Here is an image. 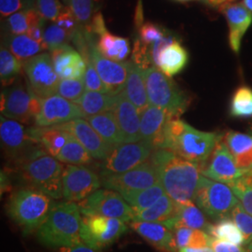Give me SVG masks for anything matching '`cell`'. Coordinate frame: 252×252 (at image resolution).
<instances>
[{
  "label": "cell",
  "mask_w": 252,
  "mask_h": 252,
  "mask_svg": "<svg viewBox=\"0 0 252 252\" xmlns=\"http://www.w3.org/2000/svg\"><path fill=\"white\" fill-rule=\"evenodd\" d=\"M150 160L157 166L165 193L177 204L193 202L202 176V165L165 149L153 151Z\"/></svg>",
  "instance_id": "cell-1"
},
{
  "label": "cell",
  "mask_w": 252,
  "mask_h": 252,
  "mask_svg": "<svg viewBox=\"0 0 252 252\" xmlns=\"http://www.w3.org/2000/svg\"><path fill=\"white\" fill-rule=\"evenodd\" d=\"M222 137L220 133L200 131L180 118H172L165 128L161 149L168 150L203 167Z\"/></svg>",
  "instance_id": "cell-2"
},
{
  "label": "cell",
  "mask_w": 252,
  "mask_h": 252,
  "mask_svg": "<svg viewBox=\"0 0 252 252\" xmlns=\"http://www.w3.org/2000/svg\"><path fill=\"white\" fill-rule=\"evenodd\" d=\"M81 214L76 203H54L49 216L36 232L38 241L48 248L59 250L82 243Z\"/></svg>",
  "instance_id": "cell-3"
},
{
  "label": "cell",
  "mask_w": 252,
  "mask_h": 252,
  "mask_svg": "<svg viewBox=\"0 0 252 252\" xmlns=\"http://www.w3.org/2000/svg\"><path fill=\"white\" fill-rule=\"evenodd\" d=\"M54 203L53 198L34 188H22L12 193L7 212L26 234L36 232L49 216Z\"/></svg>",
  "instance_id": "cell-4"
},
{
  "label": "cell",
  "mask_w": 252,
  "mask_h": 252,
  "mask_svg": "<svg viewBox=\"0 0 252 252\" xmlns=\"http://www.w3.org/2000/svg\"><path fill=\"white\" fill-rule=\"evenodd\" d=\"M18 169L28 187L38 189L51 198H63V164L49 153L36 154L20 164Z\"/></svg>",
  "instance_id": "cell-5"
},
{
  "label": "cell",
  "mask_w": 252,
  "mask_h": 252,
  "mask_svg": "<svg viewBox=\"0 0 252 252\" xmlns=\"http://www.w3.org/2000/svg\"><path fill=\"white\" fill-rule=\"evenodd\" d=\"M150 105L166 111L173 118H180L189 108V95L170 77L152 66L144 71Z\"/></svg>",
  "instance_id": "cell-6"
},
{
  "label": "cell",
  "mask_w": 252,
  "mask_h": 252,
  "mask_svg": "<svg viewBox=\"0 0 252 252\" xmlns=\"http://www.w3.org/2000/svg\"><path fill=\"white\" fill-rule=\"evenodd\" d=\"M193 202L206 216L216 221L231 219L232 211L240 203L227 184L203 175Z\"/></svg>",
  "instance_id": "cell-7"
},
{
  "label": "cell",
  "mask_w": 252,
  "mask_h": 252,
  "mask_svg": "<svg viewBox=\"0 0 252 252\" xmlns=\"http://www.w3.org/2000/svg\"><path fill=\"white\" fill-rule=\"evenodd\" d=\"M0 139L5 155L18 167L38 153L46 152L35 137L17 121L1 116Z\"/></svg>",
  "instance_id": "cell-8"
},
{
  "label": "cell",
  "mask_w": 252,
  "mask_h": 252,
  "mask_svg": "<svg viewBox=\"0 0 252 252\" xmlns=\"http://www.w3.org/2000/svg\"><path fill=\"white\" fill-rule=\"evenodd\" d=\"M155 149L144 140L117 145L100 165V176L118 175L147 162Z\"/></svg>",
  "instance_id": "cell-9"
},
{
  "label": "cell",
  "mask_w": 252,
  "mask_h": 252,
  "mask_svg": "<svg viewBox=\"0 0 252 252\" xmlns=\"http://www.w3.org/2000/svg\"><path fill=\"white\" fill-rule=\"evenodd\" d=\"M40 111V98L23 84H15L1 93L2 116L21 124L35 123Z\"/></svg>",
  "instance_id": "cell-10"
},
{
  "label": "cell",
  "mask_w": 252,
  "mask_h": 252,
  "mask_svg": "<svg viewBox=\"0 0 252 252\" xmlns=\"http://www.w3.org/2000/svg\"><path fill=\"white\" fill-rule=\"evenodd\" d=\"M128 227L125 221L99 215H82L81 237L82 243L94 249L109 246L126 234Z\"/></svg>",
  "instance_id": "cell-11"
},
{
  "label": "cell",
  "mask_w": 252,
  "mask_h": 252,
  "mask_svg": "<svg viewBox=\"0 0 252 252\" xmlns=\"http://www.w3.org/2000/svg\"><path fill=\"white\" fill-rule=\"evenodd\" d=\"M78 205L82 215H99L119 219L125 222L135 219L134 209L119 192L112 189H99Z\"/></svg>",
  "instance_id": "cell-12"
},
{
  "label": "cell",
  "mask_w": 252,
  "mask_h": 252,
  "mask_svg": "<svg viewBox=\"0 0 252 252\" xmlns=\"http://www.w3.org/2000/svg\"><path fill=\"white\" fill-rule=\"evenodd\" d=\"M102 186L124 195L129 192L148 189L160 182L157 166L150 159L129 171L101 177Z\"/></svg>",
  "instance_id": "cell-13"
},
{
  "label": "cell",
  "mask_w": 252,
  "mask_h": 252,
  "mask_svg": "<svg viewBox=\"0 0 252 252\" xmlns=\"http://www.w3.org/2000/svg\"><path fill=\"white\" fill-rule=\"evenodd\" d=\"M27 86L40 99L56 94L60 81L54 70L51 54H41L24 63Z\"/></svg>",
  "instance_id": "cell-14"
},
{
  "label": "cell",
  "mask_w": 252,
  "mask_h": 252,
  "mask_svg": "<svg viewBox=\"0 0 252 252\" xmlns=\"http://www.w3.org/2000/svg\"><path fill=\"white\" fill-rule=\"evenodd\" d=\"M63 198L67 202H81L102 186L99 176L85 165L66 164L63 171Z\"/></svg>",
  "instance_id": "cell-15"
},
{
  "label": "cell",
  "mask_w": 252,
  "mask_h": 252,
  "mask_svg": "<svg viewBox=\"0 0 252 252\" xmlns=\"http://www.w3.org/2000/svg\"><path fill=\"white\" fill-rule=\"evenodd\" d=\"M86 30L88 36V54L92 63L108 92L112 94H120L125 88L128 75V62H116L105 57L97 49L94 38V35L87 28Z\"/></svg>",
  "instance_id": "cell-16"
},
{
  "label": "cell",
  "mask_w": 252,
  "mask_h": 252,
  "mask_svg": "<svg viewBox=\"0 0 252 252\" xmlns=\"http://www.w3.org/2000/svg\"><path fill=\"white\" fill-rule=\"evenodd\" d=\"M245 172L237 166L223 137L218 142L211 156L202 167L203 176L227 185L239 179Z\"/></svg>",
  "instance_id": "cell-17"
},
{
  "label": "cell",
  "mask_w": 252,
  "mask_h": 252,
  "mask_svg": "<svg viewBox=\"0 0 252 252\" xmlns=\"http://www.w3.org/2000/svg\"><path fill=\"white\" fill-rule=\"evenodd\" d=\"M83 117L79 106L58 94L40 99V111L35 125L38 127H50L68 123Z\"/></svg>",
  "instance_id": "cell-18"
},
{
  "label": "cell",
  "mask_w": 252,
  "mask_h": 252,
  "mask_svg": "<svg viewBox=\"0 0 252 252\" xmlns=\"http://www.w3.org/2000/svg\"><path fill=\"white\" fill-rule=\"evenodd\" d=\"M57 126L70 133L83 146L93 159L103 161L112 150V148L105 142V140L83 118L76 119Z\"/></svg>",
  "instance_id": "cell-19"
},
{
  "label": "cell",
  "mask_w": 252,
  "mask_h": 252,
  "mask_svg": "<svg viewBox=\"0 0 252 252\" xmlns=\"http://www.w3.org/2000/svg\"><path fill=\"white\" fill-rule=\"evenodd\" d=\"M228 25L229 45L234 54H239L242 39L252 25V12L243 3H230L220 7Z\"/></svg>",
  "instance_id": "cell-20"
},
{
  "label": "cell",
  "mask_w": 252,
  "mask_h": 252,
  "mask_svg": "<svg viewBox=\"0 0 252 252\" xmlns=\"http://www.w3.org/2000/svg\"><path fill=\"white\" fill-rule=\"evenodd\" d=\"M54 70L60 80L82 79L87 64L79 52L71 46L64 44L51 51Z\"/></svg>",
  "instance_id": "cell-21"
},
{
  "label": "cell",
  "mask_w": 252,
  "mask_h": 252,
  "mask_svg": "<svg viewBox=\"0 0 252 252\" xmlns=\"http://www.w3.org/2000/svg\"><path fill=\"white\" fill-rule=\"evenodd\" d=\"M172 118L166 111L150 105L140 113V139L155 150L161 149L165 128Z\"/></svg>",
  "instance_id": "cell-22"
},
{
  "label": "cell",
  "mask_w": 252,
  "mask_h": 252,
  "mask_svg": "<svg viewBox=\"0 0 252 252\" xmlns=\"http://www.w3.org/2000/svg\"><path fill=\"white\" fill-rule=\"evenodd\" d=\"M112 111L117 120L124 143L140 141V113L126 97L124 91L118 94Z\"/></svg>",
  "instance_id": "cell-23"
},
{
  "label": "cell",
  "mask_w": 252,
  "mask_h": 252,
  "mask_svg": "<svg viewBox=\"0 0 252 252\" xmlns=\"http://www.w3.org/2000/svg\"><path fill=\"white\" fill-rule=\"evenodd\" d=\"M131 228L161 252H179L173 231L160 222L132 221Z\"/></svg>",
  "instance_id": "cell-24"
},
{
  "label": "cell",
  "mask_w": 252,
  "mask_h": 252,
  "mask_svg": "<svg viewBox=\"0 0 252 252\" xmlns=\"http://www.w3.org/2000/svg\"><path fill=\"white\" fill-rule=\"evenodd\" d=\"M170 230L174 231L179 227H187L190 229L201 230L209 234L213 224L207 220L205 213L199 208L194 202L177 204L175 216L164 223Z\"/></svg>",
  "instance_id": "cell-25"
},
{
  "label": "cell",
  "mask_w": 252,
  "mask_h": 252,
  "mask_svg": "<svg viewBox=\"0 0 252 252\" xmlns=\"http://www.w3.org/2000/svg\"><path fill=\"white\" fill-rule=\"evenodd\" d=\"M123 91L128 100L138 109L139 113L150 106L145 82L144 70L132 61L128 62V75Z\"/></svg>",
  "instance_id": "cell-26"
},
{
  "label": "cell",
  "mask_w": 252,
  "mask_h": 252,
  "mask_svg": "<svg viewBox=\"0 0 252 252\" xmlns=\"http://www.w3.org/2000/svg\"><path fill=\"white\" fill-rule=\"evenodd\" d=\"M223 141L233 155L240 169L252 168V136L239 132L229 131L223 135Z\"/></svg>",
  "instance_id": "cell-27"
},
{
  "label": "cell",
  "mask_w": 252,
  "mask_h": 252,
  "mask_svg": "<svg viewBox=\"0 0 252 252\" xmlns=\"http://www.w3.org/2000/svg\"><path fill=\"white\" fill-rule=\"evenodd\" d=\"M188 61L189 54L178 39L162 51L156 67L166 76L172 78L173 76L180 74L185 68Z\"/></svg>",
  "instance_id": "cell-28"
},
{
  "label": "cell",
  "mask_w": 252,
  "mask_h": 252,
  "mask_svg": "<svg viewBox=\"0 0 252 252\" xmlns=\"http://www.w3.org/2000/svg\"><path fill=\"white\" fill-rule=\"evenodd\" d=\"M30 135L41 144L46 153L56 157L67 142L70 134L58 126L31 127L28 128Z\"/></svg>",
  "instance_id": "cell-29"
},
{
  "label": "cell",
  "mask_w": 252,
  "mask_h": 252,
  "mask_svg": "<svg viewBox=\"0 0 252 252\" xmlns=\"http://www.w3.org/2000/svg\"><path fill=\"white\" fill-rule=\"evenodd\" d=\"M117 94L85 91L80 99L76 102L83 117H91L106 111H112L115 107Z\"/></svg>",
  "instance_id": "cell-30"
},
{
  "label": "cell",
  "mask_w": 252,
  "mask_h": 252,
  "mask_svg": "<svg viewBox=\"0 0 252 252\" xmlns=\"http://www.w3.org/2000/svg\"><path fill=\"white\" fill-rule=\"evenodd\" d=\"M91 126L111 148L124 143V139L113 111H106L94 116L85 118Z\"/></svg>",
  "instance_id": "cell-31"
},
{
  "label": "cell",
  "mask_w": 252,
  "mask_h": 252,
  "mask_svg": "<svg viewBox=\"0 0 252 252\" xmlns=\"http://www.w3.org/2000/svg\"><path fill=\"white\" fill-rule=\"evenodd\" d=\"M97 36V49L108 59L116 62H124L130 54V43L127 38L111 34L107 28Z\"/></svg>",
  "instance_id": "cell-32"
},
{
  "label": "cell",
  "mask_w": 252,
  "mask_h": 252,
  "mask_svg": "<svg viewBox=\"0 0 252 252\" xmlns=\"http://www.w3.org/2000/svg\"><path fill=\"white\" fill-rule=\"evenodd\" d=\"M176 209L177 203L164 193L153 206L135 213V219L133 221L160 222L164 224L175 216Z\"/></svg>",
  "instance_id": "cell-33"
},
{
  "label": "cell",
  "mask_w": 252,
  "mask_h": 252,
  "mask_svg": "<svg viewBox=\"0 0 252 252\" xmlns=\"http://www.w3.org/2000/svg\"><path fill=\"white\" fill-rule=\"evenodd\" d=\"M5 45L9 50V52L15 55L23 63L38 55L40 52L45 51V48L42 43L34 40L27 34H9V36H6Z\"/></svg>",
  "instance_id": "cell-34"
},
{
  "label": "cell",
  "mask_w": 252,
  "mask_h": 252,
  "mask_svg": "<svg viewBox=\"0 0 252 252\" xmlns=\"http://www.w3.org/2000/svg\"><path fill=\"white\" fill-rule=\"evenodd\" d=\"M165 193L162 183L158 182L148 189L133 191L122 195L135 213L153 206Z\"/></svg>",
  "instance_id": "cell-35"
},
{
  "label": "cell",
  "mask_w": 252,
  "mask_h": 252,
  "mask_svg": "<svg viewBox=\"0 0 252 252\" xmlns=\"http://www.w3.org/2000/svg\"><path fill=\"white\" fill-rule=\"evenodd\" d=\"M55 159L66 164L75 165H86L91 163L93 160L90 154L71 134L68 137L67 142Z\"/></svg>",
  "instance_id": "cell-36"
},
{
  "label": "cell",
  "mask_w": 252,
  "mask_h": 252,
  "mask_svg": "<svg viewBox=\"0 0 252 252\" xmlns=\"http://www.w3.org/2000/svg\"><path fill=\"white\" fill-rule=\"evenodd\" d=\"M173 233L175 235L179 251L186 248L211 247L213 240V238L206 232L187 227L176 228Z\"/></svg>",
  "instance_id": "cell-37"
},
{
  "label": "cell",
  "mask_w": 252,
  "mask_h": 252,
  "mask_svg": "<svg viewBox=\"0 0 252 252\" xmlns=\"http://www.w3.org/2000/svg\"><path fill=\"white\" fill-rule=\"evenodd\" d=\"M24 69V63L11 54L7 48L0 51V78L4 86L10 85L21 75Z\"/></svg>",
  "instance_id": "cell-38"
},
{
  "label": "cell",
  "mask_w": 252,
  "mask_h": 252,
  "mask_svg": "<svg viewBox=\"0 0 252 252\" xmlns=\"http://www.w3.org/2000/svg\"><path fill=\"white\" fill-rule=\"evenodd\" d=\"M209 235L220 241H224L237 246L245 245L243 234L231 219L218 221L217 224L212 226Z\"/></svg>",
  "instance_id": "cell-39"
},
{
  "label": "cell",
  "mask_w": 252,
  "mask_h": 252,
  "mask_svg": "<svg viewBox=\"0 0 252 252\" xmlns=\"http://www.w3.org/2000/svg\"><path fill=\"white\" fill-rule=\"evenodd\" d=\"M230 115L234 118L252 117V89L241 86L234 92L230 105Z\"/></svg>",
  "instance_id": "cell-40"
},
{
  "label": "cell",
  "mask_w": 252,
  "mask_h": 252,
  "mask_svg": "<svg viewBox=\"0 0 252 252\" xmlns=\"http://www.w3.org/2000/svg\"><path fill=\"white\" fill-rule=\"evenodd\" d=\"M244 208L252 215V168L228 185Z\"/></svg>",
  "instance_id": "cell-41"
},
{
  "label": "cell",
  "mask_w": 252,
  "mask_h": 252,
  "mask_svg": "<svg viewBox=\"0 0 252 252\" xmlns=\"http://www.w3.org/2000/svg\"><path fill=\"white\" fill-rule=\"evenodd\" d=\"M97 0H71L69 8L82 27H87L91 24L98 9Z\"/></svg>",
  "instance_id": "cell-42"
},
{
  "label": "cell",
  "mask_w": 252,
  "mask_h": 252,
  "mask_svg": "<svg viewBox=\"0 0 252 252\" xmlns=\"http://www.w3.org/2000/svg\"><path fill=\"white\" fill-rule=\"evenodd\" d=\"M33 10L34 9L20 10L8 17L6 21V26L11 35L27 34Z\"/></svg>",
  "instance_id": "cell-43"
},
{
  "label": "cell",
  "mask_w": 252,
  "mask_h": 252,
  "mask_svg": "<svg viewBox=\"0 0 252 252\" xmlns=\"http://www.w3.org/2000/svg\"><path fill=\"white\" fill-rule=\"evenodd\" d=\"M72 37L69 36L63 28L57 25H51L46 27L43 33L42 44L45 48V51H53L54 49L64 45Z\"/></svg>",
  "instance_id": "cell-44"
},
{
  "label": "cell",
  "mask_w": 252,
  "mask_h": 252,
  "mask_svg": "<svg viewBox=\"0 0 252 252\" xmlns=\"http://www.w3.org/2000/svg\"><path fill=\"white\" fill-rule=\"evenodd\" d=\"M231 220L239 228L243 234L245 245L252 242V215H251L243 206L239 203L231 214Z\"/></svg>",
  "instance_id": "cell-45"
},
{
  "label": "cell",
  "mask_w": 252,
  "mask_h": 252,
  "mask_svg": "<svg viewBox=\"0 0 252 252\" xmlns=\"http://www.w3.org/2000/svg\"><path fill=\"white\" fill-rule=\"evenodd\" d=\"M85 93V85L82 79L80 80H60L56 94L65 99L76 103Z\"/></svg>",
  "instance_id": "cell-46"
},
{
  "label": "cell",
  "mask_w": 252,
  "mask_h": 252,
  "mask_svg": "<svg viewBox=\"0 0 252 252\" xmlns=\"http://www.w3.org/2000/svg\"><path fill=\"white\" fill-rule=\"evenodd\" d=\"M169 31L162 28V27L155 25L152 22H146L144 24L140 25L138 35L137 37L145 46L151 48L154 43L162 39L163 36H165Z\"/></svg>",
  "instance_id": "cell-47"
},
{
  "label": "cell",
  "mask_w": 252,
  "mask_h": 252,
  "mask_svg": "<svg viewBox=\"0 0 252 252\" xmlns=\"http://www.w3.org/2000/svg\"><path fill=\"white\" fill-rule=\"evenodd\" d=\"M83 58H84L86 64H87L86 71H85V74L82 78L86 91L99 92V93H109L108 88L106 87V85L101 80L98 73L95 70L94 64L92 63V60L89 57L88 53L86 55L83 56Z\"/></svg>",
  "instance_id": "cell-48"
},
{
  "label": "cell",
  "mask_w": 252,
  "mask_h": 252,
  "mask_svg": "<svg viewBox=\"0 0 252 252\" xmlns=\"http://www.w3.org/2000/svg\"><path fill=\"white\" fill-rule=\"evenodd\" d=\"M63 8L59 0H36L35 7L37 13L42 18L52 22L57 20Z\"/></svg>",
  "instance_id": "cell-49"
},
{
  "label": "cell",
  "mask_w": 252,
  "mask_h": 252,
  "mask_svg": "<svg viewBox=\"0 0 252 252\" xmlns=\"http://www.w3.org/2000/svg\"><path fill=\"white\" fill-rule=\"evenodd\" d=\"M36 0H0V13L2 17H9L24 9H34Z\"/></svg>",
  "instance_id": "cell-50"
},
{
  "label": "cell",
  "mask_w": 252,
  "mask_h": 252,
  "mask_svg": "<svg viewBox=\"0 0 252 252\" xmlns=\"http://www.w3.org/2000/svg\"><path fill=\"white\" fill-rule=\"evenodd\" d=\"M132 62L144 71L153 66L150 48L145 46L138 38L135 39V45L132 53Z\"/></svg>",
  "instance_id": "cell-51"
},
{
  "label": "cell",
  "mask_w": 252,
  "mask_h": 252,
  "mask_svg": "<svg viewBox=\"0 0 252 252\" xmlns=\"http://www.w3.org/2000/svg\"><path fill=\"white\" fill-rule=\"evenodd\" d=\"M55 23L57 26L63 28L71 37H73L81 27L77 19L75 18L71 9L67 6H63V9Z\"/></svg>",
  "instance_id": "cell-52"
},
{
  "label": "cell",
  "mask_w": 252,
  "mask_h": 252,
  "mask_svg": "<svg viewBox=\"0 0 252 252\" xmlns=\"http://www.w3.org/2000/svg\"><path fill=\"white\" fill-rule=\"evenodd\" d=\"M44 21L45 20L37 13L36 9H34L27 35L40 43H42V40H43Z\"/></svg>",
  "instance_id": "cell-53"
},
{
  "label": "cell",
  "mask_w": 252,
  "mask_h": 252,
  "mask_svg": "<svg viewBox=\"0 0 252 252\" xmlns=\"http://www.w3.org/2000/svg\"><path fill=\"white\" fill-rule=\"evenodd\" d=\"M211 247L215 252H251L249 250H245L240 246L228 243L224 241H220L213 238Z\"/></svg>",
  "instance_id": "cell-54"
},
{
  "label": "cell",
  "mask_w": 252,
  "mask_h": 252,
  "mask_svg": "<svg viewBox=\"0 0 252 252\" xmlns=\"http://www.w3.org/2000/svg\"><path fill=\"white\" fill-rule=\"evenodd\" d=\"M60 252H102L100 250L94 249L85 244L81 243L69 248H62L60 249Z\"/></svg>",
  "instance_id": "cell-55"
},
{
  "label": "cell",
  "mask_w": 252,
  "mask_h": 252,
  "mask_svg": "<svg viewBox=\"0 0 252 252\" xmlns=\"http://www.w3.org/2000/svg\"><path fill=\"white\" fill-rule=\"evenodd\" d=\"M179 252H215L212 247H201V248H186L181 249Z\"/></svg>",
  "instance_id": "cell-56"
},
{
  "label": "cell",
  "mask_w": 252,
  "mask_h": 252,
  "mask_svg": "<svg viewBox=\"0 0 252 252\" xmlns=\"http://www.w3.org/2000/svg\"><path fill=\"white\" fill-rule=\"evenodd\" d=\"M202 1L211 8H220L226 4V0H202Z\"/></svg>",
  "instance_id": "cell-57"
},
{
  "label": "cell",
  "mask_w": 252,
  "mask_h": 252,
  "mask_svg": "<svg viewBox=\"0 0 252 252\" xmlns=\"http://www.w3.org/2000/svg\"><path fill=\"white\" fill-rule=\"evenodd\" d=\"M242 3L252 12V0H243Z\"/></svg>",
  "instance_id": "cell-58"
},
{
  "label": "cell",
  "mask_w": 252,
  "mask_h": 252,
  "mask_svg": "<svg viewBox=\"0 0 252 252\" xmlns=\"http://www.w3.org/2000/svg\"><path fill=\"white\" fill-rule=\"evenodd\" d=\"M62 1H63V3H64L67 7H69V4H70V1H71V0H62Z\"/></svg>",
  "instance_id": "cell-59"
},
{
  "label": "cell",
  "mask_w": 252,
  "mask_h": 252,
  "mask_svg": "<svg viewBox=\"0 0 252 252\" xmlns=\"http://www.w3.org/2000/svg\"><path fill=\"white\" fill-rule=\"evenodd\" d=\"M235 1H237V0H226V4H230V3H235Z\"/></svg>",
  "instance_id": "cell-60"
},
{
  "label": "cell",
  "mask_w": 252,
  "mask_h": 252,
  "mask_svg": "<svg viewBox=\"0 0 252 252\" xmlns=\"http://www.w3.org/2000/svg\"><path fill=\"white\" fill-rule=\"evenodd\" d=\"M176 1H180V2H188V1H196V0H176Z\"/></svg>",
  "instance_id": "cell-61"
},
{
  "label": "cell",
  "mask_w": 252,
  "mask_h": 252,
  "mask_svg": "<svg viewBox=\"0 0 252 252\" xmlns=\"http://www.w3.org/2000/svg\"><path fill=\"white\" fill-rule=\"evenodd\" d=\"M249 134L252 136V125L250 128H249Z\"/></svg>",
  "instance_id": "cell-62"
},
{
  "label": "cell",
  "mask_w": 252,
  "mask_h": 252,
  "mask_svg": "<svg viewBox=\"0 0 252 252\" xmlns=\"http://www.w3.org/2000/svg\"><path fill=\"white\" fill-rule=\"evenodd\" d=\"M249 251H250L251 252H252V243L250 244V246H249Z\"/></svg>",
  "instance_id": "cell-63"
}]
</instances>
